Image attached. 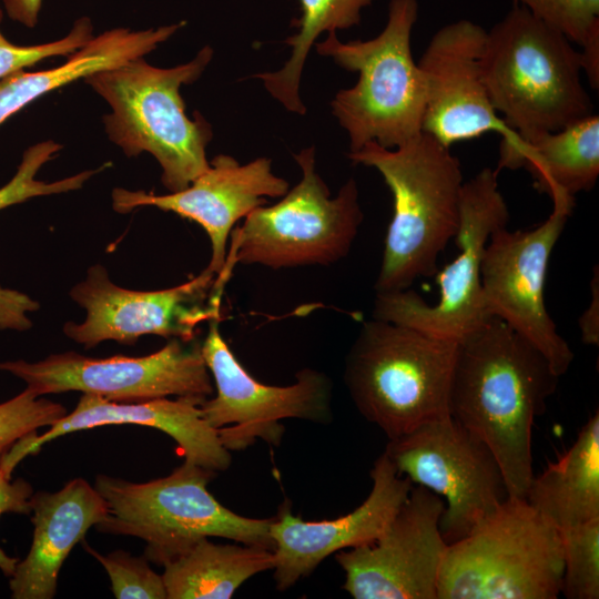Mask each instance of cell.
Returning a JSON list of instances; mask_svg holds the SVG:
<instances>
[{
    "label": "cell",
    "instance_id": "obj_1",
    "mask_svg": "<svg viewBox=\"0 0 599 599\" xmlns=\"http://www.w3.org/2000/svg\"><path fill=\"white\" fill-rule=\"evenodd\" d=\"M559 377L546 356L499 317L458 342L449 416L491 450L509 498L526 499L534 478L532 425Z\"/></svg>",
    "mask_w": 599,
    "mask_h": 599
},
{
    "label": "cell",
    "instance_id": "obj_2",
    "mask_svg": "<svg viewBox=\"0 0 599 599\" xmlns=\"http://www.w3.org/2000/svg\"><path fill=\"white\" fill-rule=\"evenodd\" d=\"M480 65L490 103L509 132L499 158L593 114L579 51L520 4L487 31Z\"/></svg>",
    "mask_w": 599,
    "mask_h": 599
},
{
    "label": "cell",
    "instance_id": "obj_3",
    "mask_svg": "<svg viewBox=\"0 0 599 599\" xmlns=\"http://www.w3.org/2000/svg\"><path fill=\"white\" fill-rule=\"evenodd\" d=\"M347 158L376 169L393 194L376 293L407 290L417 278L434 276L459 227L464 179L450 148L422 132L395 149L367 142Z\"/></svg>",
    "mask_w": 599,
    "mask_h": 599
},
{
    "label": "cell",
    "instance_id": "obj_4",
    "mask_svg": "<svg viewBox=\"0 0 599 599\" xmlns=\"http://www.w3.org/2000/svg\"><path fill=\"white\" fill-rule=\"evenodd\" d=\"M212 57L209 45L172 68L151 65L141 57L83 79L111 108L103 115L109 139L128 158L153 155L170 192L184 190L210 165L211 124L199 112L194 119L186 115L180 88L195 82Z\"/></svg>",
    "mask_w": 599,
    "mask_h": 599
},
{
    "label": "cell",
    "instance_id": "obj_5",
    "mask_svg": "<svg viewBox=\"0 0 599 599\" xmlns=\"http://www.w3.org/2000/svg\"><path fill=\"white\" fill-rule=\"evenodd\" d=\"M458 342L372 318L348 349L343 380L359 414L389 439L449 415Z\"/></svg>",
    "mask_w": 599,
    "mask_h": 599
},
{
    "label": "cell",
    "instance_id": "obj_6",
    "mask_svg": "<svg viewBox=\"0 0 599 599\" xmlns=\"http://www.w3.org/2000/svg\"><path fill=\"white\" fill-rule=\"evenodd\" d=\"M417 17V0H390L386 26L377 37L341 42L332 31L314 44L321 55L359 75L331 102L348 134L349 152L370 141L395 149L423 132L425 85L410 48Z\"/></svg>",
    "mask_w": 599,
    "mask_h": 599
},
{
    "label": "cell",
    "instance_id": "obj_7",
    "mask_svg": "<svg viewBox=\"0 0 599 599\" xmlns=\"http://www.w3.org/2000/svg\"><path fill=\"white\" fill-rule=\"evenodd\" d=\"M215 476L185 460L170 475L146 483L98 475L94 487L108 504V515L95 528L142 539L143 556L159 566L211 537L273 551L270 528L274 517L248 518L223 506L207 490Z\"/></svg>",
    "mask_w": 599,
    "mask_h": 599
},
{
    "label": "cell",
    "instance_id": "obj_8",
    "mask_svg": "<svg viewBox=\"0 0 599 599\" xmlns=\"http://www.w3.org/2000/svg\"><path fill=\"white\" fill-rule=\"evenodd\" d=\"M562 575L559 530L526 499L508 498L448 545L437 599H556Z\"/></svg>",
    "mask_w": 599,
    "mask_h": 599
},
{
    "label": "cell",
    "instance_id": "obj_9",
    "mask_svg": "<svg viewBox=\"0 0 599 599\" xmlns=\"http://www.w3.org/2000/svg\"><path fill=\"white\" fill-rule=\"evenodd\" d=\"M294 159L301 181L281 201L257 206L232 230L225 267L328 266L349 253L364 219L356 181L349 179L331 197L315 167V149L305 148Z\"/></svg>",
    "mask_w": 599,
    "mask_h": 599
},
{
    "label": "cell",
    "instance_id": "obj_10",
    "mask_svg": "<svg viewBox=\"0 0 599 599\" xmlns=\"http://www.w3.org/2000/svg\"><path fill=\"white\" fill-rule=\"evenodd\" d=\"M497 174L485 167L463 184L455 236L459 254L434 275L439 286L438 301L430 305L410 288L376 293L373 318L459 342L491 317L481 287V260L490 235L509 221Z\"/></svg>",
    "mask_w": 599,
    "mask_h": 599
},
{
    "label": "cell",
    "instance_id": "obj_11",
    "mask_svg": "<svg viewBox=\"0 0 599 599\" xmlns=\"http://www.w3.org/2000/svg\"><path fill=\"white\" fill-rule=\"evenodd\" d=\"M384 453L398 474L444 499L439 529L448 545L509 498L491 450L449 415L389 439Z\"/></svg>",
    "mask_w": 599,
    "mask_h": 599
},
{
    "label": "cell",
    "instance_id": "obj_12",
    "mask_svg": "<svg viewBox=\"0 0 599 599\" xmlns=\"http://www.w3.org/2000/svg\"><path fill=\"white\" fill-rule=\"evenodd\" d=\"M219 319L209 322L201 352L216 395L201 405L202 417L217 429L229 451H241L256 439L278 446L284 435L282 419L315 424L333 420V383L323 372L303 368L288 386H271L252 377L224 341Z\"/></svg>",
    "mask_w": 599,
    "mask_h": 599
},
{
    "label": "cell",
    "instance_id": "obj_13",
    "mask_svg": "<svg viewBox=\"0 0 599 599\" xmlns=\"http://www.w3.org/2000/svg\"><path fill=\"white\" fill-rule=\"evenodd\" d=\"M0 370L21 378L38 396L82 392L116 403H139L169 396L209 398L214 392L201 344L171 338L146 356L88 357L75 352L29 363H0Z\"/></svg>",
    "mask_w": 599,
    "mask_h": 599
},
{
    "label": "cell",
    "instance_id": "obj_14",
    "mask_svg": "<svg viewBox=\"0 0 599 599\" xmlns=\"http://www.w3.org/2000/svg\"><path fill=\"white\" fill-rule=\"evenodd\" d=\"M552 203L551 214L535 229L510 232L504 226L490 235L483 254L480 278L488 313L536 346L561 376L575 355L547 312L545 282L551 252L575 199L555 197Z\"/></svg>",
    "mask_w": 599,
    "mask_h": 599
},
{
    "label": "cell",
    "instance_id": "obj_15",
    "mask_svg": "<svg viewBox=\"0 0 599 599\" xmlns=\"http://www.w3.org/2000/svg\"><path fill=\"white\" fill-rule=\"evenodd\" d=\"M216 275L206 266L177 286L134 291L115 285L102 265H93L70 291L85 319L65 323L63 332L85 348L104 341L133 345L144 335L192 342L202 323L220 318L223 291L215 286Z\"/></svg>",
    "mask_w": 599,
    "mask_h": 599
},
{
    "label": "cell",
    "instance_id": "obj_16",
    "mask_svg": "<svg viewBox=\"0 0 599 599\" xmlns=\"http://www.w3.org/2000/svg\"><path fill=\"white\" fill-rule=\"evenodd\" d=\"M444 499L413 485L386 530L373 542L335 554L354 599H437L448 547L439 521Z\"/></svg>",
    "mask_w": 599,
    "mask_h": 599
},
{
    "label": "cell",
    "instance_id": "obj_17",
    "mask_svg": "<svg viewBox=\"0 0 599 599\" xmlns=\"http://www.w3.org/2000/svg\"><path fill=\"white\" fill-rule=\"evenodd\" d=\"M486 34L470 20L448 23L435 32L417 63L426 95L422 130L448 148L489 131L509 134L483 79Z\"/></svg>",
    "mask_w": 599,
    "mask_h": 599
},
{
    "label": "cell",
    "instance_id": "obj_18",
    "mask_svg": "<svg viewBox=\"0 0 599 599\" xmlns=\"http://www.w3.org/2000/svg\"><path fill=\"white\" fill-rule=\"evenodd\" d=\"M287 191V181L273 173L270 159L257 158L241 164L231 155L219 154L184 190L155 195L116 187L111 197L118 213L154 206L200 224L211 242L207 267L219 274L225 264L229 237L235 224L263 205L266 197H280Z\"/></svg>",
    "mask_w": 599,
    "mask_h": 599
},
{
    "label": "cell",
    "instance_id": "obj_19",
    "mask_svg": "<svg viewBox=\"0 0 599 599\" xmlns=\"http://www.w3.org/2000/svg\"><path fill=\"white\" fill-rule=\"evenodd\" d=\"M373 481L367 498L355 510L331 520L305 521L294 516L287 501L273 518V577L284 591L309 576L328 556L375 541L388 527L413 483L397 473L385 453L370 469Z\"/></svg>",
    "mask_w": 599,
    "mask_h": 599
},
{
    "label": "cell",
    "instance_id": "obj_20",
    "mask_svg": "<svg viewBox=\"0 0 599 599\" xmlns=\"http://www.w3.org/2000/svg\"><path fill=\"white\" fill-rule=\"evenodd\" d=\"M205 397L179 396L139 403H116L83 394L71 413L52 424L38 436L31 433L17 440L9 455L14 463L40 451L44 444L71 434L99 426L134 424L159 429L176 443L185 461L206 469L225 471L232 455L221 443L217 429L202 417L201 405Z\"/></svg>",
    "mask_w": 599,
    "mask_h": 599
},
{
    "label": "cell",
    "instance_id": "obj_21",
    "mask_svg": "<svg viewBox=\"0 0 599 599\" xmlns=\"http://www.w3.org/2000/svg\"><path fill=\"white\" fill-rule=\"evenodd\" d=\"M30 502L33 538L10 577L11 597L52 599L64 560L88 530L105 519L108 504L83 478L70 480L57 493H35Z\"/></svg>",
    "mask_w": 599,
    "mask_h": 599
},
{
    "label": "cell",
    "instance_id": "obj_22",
    "mask_svg": "<svg viewBox=\"0 0 599 599\" xmlns=\"http://www.w3.org/2000/svg\"><path fill=\"white\" fill-rule=\"evenodd\" d=\"M185 21L145 30L115 28L94 35L52 69L27 72L19 70L0 79V124L24 106L79 79L144 57L169 40Z\"/></svg>",
    "mask_w": 599,
    "mask_h": 599
},
{
    "label": "cell",
    "instance_id": "obj_23",
    "mask_svg": "<svg viewBox=\"0 0 599 599\" xmlns=\"http://www.w3.org/2000/svg\"><path fill=\"white\" fill-rule=\"evenodd\" d=\"M525 167L535 187L555 197L588 192L599 175V116L591 114L559 131L542 134L499 158L496 171Z\"/></svg>",
    "mask_w": 599,
    "mask_h": 599
},
{
    "label": "cell",
    "instance_id": "obj_24",
    "mask_svg": "<svg viewBox=\"0 0 599 599\" xmlns=\"http://www.w3.org/2000/svg\"><path fill=\"white\" fill-rule=\"evenodd\" d=\"M527 502L558 530L599 518V414L571 447L531 479Z\"/></svg>",
    "mask_w": 599,
    "mask_h": 599
},
{
    "label": "cell",
    "instance_id": "obj_25",
    "mask_svg": "<svg viewBox=\"0 0 599 599\" xmlns=\"http://www.w3.org/2000/svg\"><path fill=\"white\" fill-rule=\"evenodd\" d=\"M163 567L166 599H230L247 579L273 568V551L203 538Z\"/></svg>",
    "mask_w": 599,
    "mask_h": 599
},
{
    "label": "cell",
    "instance_id": "obj_26",
    "mask_svg": "<svg viewBox=\"0 0 599 599\" xmlns=\"http://www.w3.org/2000/svg\"><path fill=\"white\" fill-rule=\"evenodd\" d=\"M373 0H298L301 16L291 26L297 32L284 40L292 50L285 64L275 72L253 75L260 79L267 92L286 110L305 114L306 109L300 98V82L303 68L317 38L324 32L348 29L361 22L362 10Z\"/></svg>",
    "mask_w": 599,
    "mask_h": 599
},
{
    "label": "cell",
    "instance_id": "obj_27",
    "mask_svg": "<svg viewBox=\"0 0 599 599\" xmlns=\"http://www.w3.org/2000/svg\"><path fill=\"white\" fill-rule=\"evenodd\" d=\"M559 532L564 555L561 592L568 599H598L599 518Z\"/></svg>",
    "mask_w": 599,
    "mask_h": 599
},
{
    "label": "cell",
    "instance_id": "obj_28",
    "mask_svg": "<svg viewBox=\"0 0 599 599\" xmlns=\"http://www.w3.org/2000/svg\"><path fill=\"white\" fill-rule=\"evenodd\" d=\"M61 144L47 140L29 146L22 154L21 162L13 177L0 189V210L24 202L31 197L77 191L95 173L103 171L104 164L97 170H87L59 181L38 180L40 169L54 158Z\"/></svg>",
    "mask_w": 599,
    "mask_h": 599
},
{
    "label": "cell",
    "instance_id": "obj_29",
    "mask_svg": "<svg viewBox=\"0 0 599 599\" xmlns=\"http://www.w3.org/2000/svg\"><path fill=\"white\" fill-rule=\"evenodd\" d=\"M81 542L105 569L116 599H166L162 575L150 567L144 556L134 557L121 549L101 555L84 540Z\"/></svg>",
    "mask_w": 599,
    "mask_h": 599
},
{
    "label": "cell",
    "instance_id": "obj_30",
    "mask_svg": "<svg viewBox=\"0 0 599 599\" xmlns=\"http://www.w3.org/2000/svg\"><path fill=\"white\" fill-rule=\"evenodd\" d=\"M67 414L63 405L26 388L16 397L0 404V453L38 428L51 426Z\"/></svg>",
    "mask_w": 599,
    "mask_h": 599
},
{
    "label": "cell",
    "instance_id": "obj_31",
    "mask_svg": "<svg viewBox=\"0 0 599 599\" xmlns=\"http://www.w3.org/2000/svg\"><path fill=\"white\" fill-rule=\"evenodd\" d=\"M2 17L3 11L0 7V22ZM93 37V23L88 17L75 20L65 37L34 45H17L10 42L0 30V79L51 57H69Z\"/></svg>",
    "mask_w": 599,
    "mask_h": 599
},
{
    "label": "cell",
    "instance_id": "obj_32",
    "mask_svg": "<svg viewBox=\"0 0 599 599\" xmlns=\"http://www.w3.org/2000/svg\"><path fill=\"white\" fill-rule=\"evenodd\" d=\"M536 18L581 45L599 32V0H516Z\"/></svg>",
    "mask_w": 599,
    "mask_h": 599
},
{
    "label": "cell",
    "instance_id": "obj_33",
    "mask_svg": "<svg viewBox=\"0 0 599 599\" xmlns=\"http://www.w3.org/2000/svg\"><path fill=\"white\" fill-rule=\"evenodd\" d=\"M2 453H0V459ZM32 495V486L27 480L23 478L11 480V476L7 475L0 466V516L4 512L30 515ZM18 561L0 548V570L6 577L12 576Z\"/></svg>",
    "mask_w": 599,
    "mask_h": 599
},
{
    "label": "cell",
    "instance_id": "obj_34",
    "mask_svg": "<svg viewBox=\"0 0 599 599\" xmlns=\"http://www.w3.org/2000/svg\"><path fill=\"white\" fill-rule=\"evenodd\" d=\"M39 309V303L27 294L0 285V329L27 331L32 322L28 314Z\"/></svg>",
    "mask_w": 599,
    "mask_h": 599
},
{
    "label": "cell",
    "instance_id": "obj_35",
    "mask_svg": "<svg viewBox=\"0 0 599 599\" xmlns=\"http://www.w3.org/2000/svg\"><path fill=\"white\" fill-rule=\"evenodd\" d=\"M598 265L593 267L591 278V301L579 318L581 339L587 345L599 344V274Z\"/></svg>",
    "mask_w": 599,
    "mask_h": 599
},
{
    "label": "cell",
    "instance_id": "obj_36",
    "mask_svg": "<svg viewBox=\"0 0 599 599\" xmlns=\"http://www.w3.org/2000/svg\"><path fill=\"white\" fill-rule=\"evenodd\" d=\"M43 0H3L8 17L24 27L33 28L39 20Z\"/></svg>",
    "mask_w": 599,
    "mask_h": 599
},
{
    "label": "cell",
    "instance_id": "obj_37",
    "mask_svg": "<svg viewBox=\"0 0 599 599\" xmlns=\"http://www.w3.org/2000/svg\"><path fill=\"white\" fill-rule=\"evenodd\" d=\"M580 62L581 69L586 72L587 79L592 89L599 87V32L589 37L581 45Z\"/></svg>",
    "mask_w": 599,
    "mask_h": 599
}]
</instances>
